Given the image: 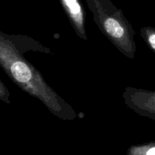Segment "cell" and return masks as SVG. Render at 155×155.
Returning <instances> with one entry per match:
<instances>
[{
  "label": "cell",
  "instance_id": "6da1fadb",
  "mask_svg": "<svg viewBox=\"0 0 155 155\" xmlns=\"http://www.w3.org/2000/svg\"><path fill=\"white\" fill-rule=\"evenodd\" d=\"M52 54L49 48L27 35L7 34L0 31V66L22 91L40 100L52 115L73 121L77 112L58 94L40 72L24 57L27 52Z\"/></svg>",
  "mask_w": 155,
  "mask_h": 155
},
{
  "label": "cell",
  "instance_id": "7a4b0ae2",
  "mask_svg": "<svg viewBox=\"0 0 155 155\" xmlns=\"http://www.w3.org/2000/svg\"><path fill=\"white\" fill-rule=\"evenodd\" d=\"M122 95L130 109L139 115L155 120V91L128 87Z\"/></svg>",
  "mask_w": 155,
  "mask_h": 155
},
{
  "label": "cell",
  "instance_id": "3957f363",
  "mask_svg": "<svg viewBox=\"0 0 155 155\" xmlns=\"http://www.w3.org/2000/svg\"><path fill=\"white\" fill-rule=\"evenodd\" d=\"M127 155H155V142L140 145H132Z\"/></svg>",
  "mask_w": 155,
  "mask_h": 155
},
{
  "label": "cell",
  "instance_id": "277c9868",
  "mask_svg": "<svg viewBox=\"0 0 155 155\" xmlns=\"http://www.w3.org/2000/svg\"><path fill=\"white\" fill-rule=\"evenodd\" d=\"M140 36L148 47L155 53V27H142L140 30Z\"/></svg>",
  "mask_w": 155,
  "mask_h": 155
},
{
  "label": "cell",
  "instance_id": "5b68a950",
  "mask_svg": "<svg viewBox=\"0 0 155 155\" xmlns=\"http://www.w3.org/2000/svg\"><path fill=\"white\" fill-rule=\"evenodd\" d=\"M10 92L2 81L0 80V100L7 104H11Z\"/></svg>",
  "mask_w": 155,
  "mask_h": 155
}]
</instances>
